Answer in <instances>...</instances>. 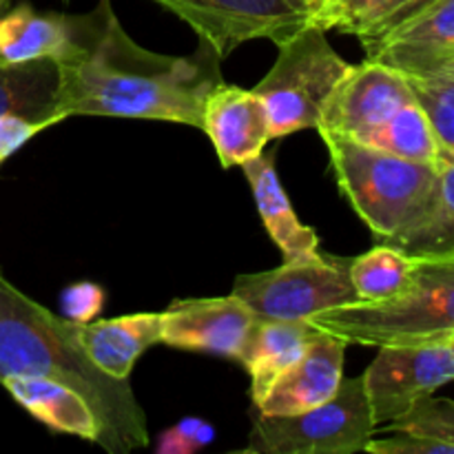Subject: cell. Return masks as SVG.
I'll use <instances>...</instances> for the list:
<instances>
[{
  "mask_svg": "<svg viewBox=\"0 0 454 454\" xmlns=\"http://www.w3.org/2000/svg\"><path fill=\"white\" fill-rule=\"evenodd\" d=\"M222 58L200 40L193 56H167L137 44L111 0L78 16V43L60 65V120L124 118L202 127V106L222 82Z\"/></svg>",
  "mask_w": 454,
  "mask_h": 454,
  "instance_id": "6da1fadb",
  "label": "cell"
},
{
  "mask_svg": "<svg viewBox=\"0 0 454 454\" xmlns=\"http://www.w3.org/2000/svg\"><path fill=\"white\" fill-rule=\"evenodd\" d=\"M12 375L51 377L78 390L100 421L98 446L109 454L149 443L146 415L129 380L102 372L84 353L78 324L31 300L0 270V381Z\"/></svg>",
  "mask_w": 454,
  "mask_h": 454,
  "instance_id": "7a4b0ae2",
  "label": "cell"
},
{
  "mask_svg": "<svg viewBox=\"0 0 454 454\" xmlns=\"http://www.w3.org/2000/svg\"><path fill=\"white\" fill-rule=\"evenodd\" d=\"M415 275L402 295L355 304L310 317L319 331L348 344H428L454 333V257H415Z\"/></svg>",
  "mask_w": 454,
  "mask_h": 454,
  "instance_id": "3957f363",
  "label": "cell"
},
{
  "mask_svg": "<svg viewBox=\"0 0 454 454\" xmlns=\"http://www.w3.org/2000/svg\"><path fill=\"white\" fill-rule=\"evenodd\" d=\"M326 142L340 191L380 244L406 229L437 182V168L366 146L333 131H319Z\"/></svg>",
  "mask_w": 454,
  "mask_h": 454,
  "instance_id": "277c9868",
  "label": "cell"
},
{
  "mask_svg": "<svg viewBox=\"0 0 454 454\" xmlns=\"http://www.w3.org/2000/svg\"><path fill=\"white\" fill-rule=\"evenodd\" d=\"M278 47L275 65L253 87L269 114L270 140L317 129L324 105L350 69L317 27H301Z\"/></svg>",
  "mask_w": 454,
  "mask_h": 454,
  "instance_id": "5b68a950",
  "label": "cell"
},
{
  "mask_svg": "<svg viewBox=\"0 0 454 454\" xmlns=\"http://www.w3.org/2000/svg\"><path fill=\"white\" fill-rule=\"evenodd\" d=\"M362 375L341 381L335 397L300 415H260L242 452L255 454H355L366 452L375 434Z\"/></svg>",
  "mask_w": 454,
  "mask_h": 454,
  "instance_id": "8992f818",
  "label": "cell"
},
{
  "mask_svg": "<svg viewBox=\"0 0 454 454\" xmlns=\"http://www.w3.org/2000/svg\"><path fill=\"white\" fill-rule=\"evenodd\" d=\"M231 293L260 319L288 322H310V317L324 310L359 301L348 278V260L322 253L301 260H284L273 270L239 275Z\"/></svg>",
  "mask_w": 454,
  "mask_h": 454,
  "instance_id": "52a82bcc",
  "label": "cell"
},
{
  "mask_svg": "<svg viewBox=\"0 0 454 454\" xmlns=\"http://www.w3.org/2000/svg\"><path fill=\"white\" fill-rule=\"evenodd\" d=\"M176 13L224 60L239 44L266 38L279 44L309 25L291 0H153Z\"/></svg>",
  "mask_w": 454,
  "mask_h": 454,
  "instance_id": "ba28073f",
  "label": "cell"
},
{
  "mask_svg": "<svg viewBox=\"0 0 454 454\" xmlns=\"http://www.w3.org/2000/svg\"><path fill=\"white\" fill-rule=\"evenodd\" d=\"M375 426H386L419 399L454 381V353L446 341L386 344L362 372Z\"/></svg>",
  "mask_w": 454,
  "mask_h": 454,
  "instance_id": "9c48e42d",
  "label": "cell"
},
{
  "mask_svg": "<svg viewBox=\"0 0 454 454\" xmlns=\"http://www.w3.org/2000/svg\"><path fill=\"white\" fill-rule=\"evenodd\" d=\"M411 100L415 96L406 75L366 58L362 65H350L333 89L317 131H333L371 145L381 127Z\"/></svg>",
  "mask_w": 454,
  "mask_h": 454,
  "instance_id": "30bf717a",
  "label": "cell"
},
{
  "mask_svg": "<svg viewBox=\"0 0 454 454\" xmlns=\"http://www.w3.org/2000/svg\"><path fill=\"white\" fill-rule=\"evenodd\" d=\"M257 315L233 293L224 297L176 300L162 310L160 344L238 362Z\"/></svg>",
  "mask_w": 454,
  "mask_h": 454,
  "instance_id": "8fae6325",
  "label": "cell"
},
{
  "mask_svg": "<svg viewBox=\"0 0 454 454\" xmlns=\"http://www.w3.org/2000/svg\"><path fill=\"white\" fill-rule=\"evenodd\" d=\"M366 58L403 75H433L454 58V0H437L386 34L364 38Z\"/></svg>",
  "mask_w": 454,
  "mask_h": 454,
  "instance_id": "7c38bea8",
  "label": "cell"
},
{
  "mask_svg": "<svg viewBox=\"0 0 454 454\" xmlns=\"http://www.w3.org/2000/svg\"><path fill=\"white\" fill-rule=\"evenodd\" d=\"M202 129L215 146L224 168L242 167L264 153L270 140V122L262 98L222 80L211 89L202 106Z\"/></svg>",
  "mask_w": 454,
  "mask_h": 454,
  "instance_id": "4fadbf2b",
  "label": "cell"
},
{
  "mask_svg": "<svg viewBox=\"0 0 454 454\" xmlns=\"http://www.w3.org/2000/svg\"><path fill=\"white\" fill-rule=\"evenodd\" d=\"M346 348L348 341L333 333L319 331L306 353L270 386L257 406L260 415H300L335 397L344 381Z\"/></svg>",
  "mask_w": 454,
  "mask_h": 454,
  "instance_id": "5bb4252c",
  "label": "cell"
},
{
  "mask_svg": "<svg viewBox=\"0 0 454 454\" xmlns=\"http://www.w3.org/2000/svg\"><path fill=\"white\" fill-rule=\"evenodd\" d=\"M0 384L18 406L25 408L51 433L71 434L98 446L102 433L100 421L91 403L75 388L51 377L35 375H12Z\"/></svg>",
  "mask_w": 454,
  "mask_h": 454,
  "instance_id": "9a60e30c",
  "label": "cell"
},
{
  "mask_svg": "<svg viewBox=\"0 0 454 454\" xmlns=\"http://www.w3.org/2000/svg\"><path fill=\"white\" fill-rule=\"evenodd\" d=\"M78 43V16L56 12H38L20 3L0 16V62H18L53 58L60 62Z\"/></svg>",
  "mask_w": 454,
  "mask_h": 454,
  "instance_id": "2e32d148",
  "label": "cell"
},
{
  "mask_svg": "<svg viewBox=\"0 0 454 454\" xmlns=\"http://www.w3.org/2000/svg\"><path fill=\"white\" fill-rule=\"evenodd\" d=\"M319 328L309 319H260L257 317L238 362L251 377V397L255 406L270 390V386L306 353Z\"/></svg>",
  "mask_w": 454,
  "mask_h": 454,
  "instance_id": "e0dca14e",
  "label": "cell"
},
{
  "mask_svg": "<svg viewBox=\"0 0 454 454\" xmlns=\"http://www.w3.org/2000/svg\"><path fill=\"white\" fill-rule=\"evenodd\" d=\"M242 168L251 184L262 224L273 238L275 247L282 251L284 260L317 255L319 235L310 226L301 224V220L293 211L291 200H288L278 168H275V151L248 160L247 164H242Z\"/></svg>",
  "mask_w": 454,
  "mask_h": 454,
  "instance_id": "ac0fdd59",
  "label": "cell"
},
{
  "mask_svg": "<svg viewBox=\"0 0 454 454\" xmlns=\"http://www.w3.org/2000/svg\"><path fill=\"white\" fill-rule=\"evenodd\" d=\"M78 335L93 364L115 380H129L146 348L160 344L162 313H133L78 324Z\"/></svg>",
  "mask_w": 454,
  "mask_h": 454,
  "instance_id": "d6986e66",
  "label": "cell"
},
{
  "mask_svg": "<svg viewBox=\"0 0 454 454\" xmlns=\"http://www.w3.org/2000/svg\"><path fill=\"white\" fill-rule=\"evenodd\" d=\"M60 65L53 58L7 65L0 62V114H20L44 129L62 122L58 114Z\"/></svg>",
  "mask_w": 454,
  "mask_h": 454,
  "instance_id": "ffe728a7",
  "label": "cell"
},
{
  "mask_svg": "<svg viewBox=\"0 0 454 454\" xmlns=\"http://www.w3.org/2000/svg\"><path fill=\"white\" fill-rule=\"evenodd\" d=\"M386 244L411 257H454V160L439 168L419 215Z\"/></svg>",
  "mask_w": 454,
  "mask_h": 454,
  "instance_id": "44dd1931",
  "label": "cell"
},
{
  "mask_svg": "<svg viewBox=\"0 0 454 454\" xmlns=\"http://www.w3.org/2000/svg\"><path fill=\"white\" fill-rule=\"evenodd\" d=\"M417 260L390 244H377L348 260V278L364 304H380L402 295L412 282Z\"/></svg>",
  "mask_w": 454,
  "mask_h": 454,
  "instance_id": "7402d4cb",
  "label": "cell"
},
{
  "mask_svg": "<svg viewBox=\"0 0 454 454\" xmlns=\"http://www.w3.org/2000/svg\"><path fill=\"white\" fill-rule=\"evenodd\" d=\"M366 146H375V149L399 155L403 160H412V162L430 164L437 171L448 164L446 155H443L442 146H439L437 136H434L433 127H430L428 115H426V111L421 109L417 100L403 105L381 127L375 140Z\"/></svg>",
  "mask_w": 454,
  "mask_h": 454,
  "instance_id": "603a6c76",
  "label": "cell"
},
{
  "mask_svg": "<svg viewBox=\"0 0 454 454\" xmlns=\"http://www.w3.org/2000/svg\"><path fill=\"white\" fill-rule=\"evenodd\" d=\"M408 0H324L309 16V25L362 38L375 35Z\"/></svg>",
  "mask_w": 454,
  "mask_h": 454,
  "instance_id": "cb8c5ba5",
  "label": "cell"
},
{
  "mask_svg": "<svg viewBox=\"0 0 454 454\" xmlns=\"http://www.w3.org/2000/svg\"><path fill=\"white\" fill-rule=\"evenodd\" d=\"M412 96L426 111L448 162L454 160V78L446 75H406Z\"/></svg>",
  "mask_w": 454,
  "mask_h": 454,
  "instance_id": "d4e9b609",
  "label": "cell"
},
{
  "mask_svg": "<svg viewBox=\"0 0 454 454\" xmlns=\"http://www.w3.org/2000/svg\"><path fill=\"white\" fill-rule=\"evenodd\" d=\"M388 433H419L454 443V402L452 399H419L415 406L395 421L386 424Z\"/></svg>",
  "mask_w": 454,
  "mask_h": 454,
  "instance_id": "484cf974",
  "label": "cell"
},
{
  "mask_svg": "<svg viewBox=\"0 0 454 454\" xmlns=\"http://www.w3.org/2000/svg\"><path fill=\"white\" fill-rule=\"evenodd\" d=\"M215 437V428L208 421L200 419V417H184L180 424L171 426L164 433H160L158 442H155V452L158 454H193Z\"/></svg>",
  "mask_w": 454,
  "mask_h": 454,
  "instance_id": "4316f807",
  "label": "cell"
},
{
  "mask_svg": "<svg viewBox=\"0 0 454 454\" xmlns=\"http://www.w3.org/2000/svg\"><path fill=\"white\" fill-rule=\"evenodd\" d=\"M366 452L372 454H454V443L419 433H393V437L371 439Z\"/></svg>",
  "mask_w": 454,
  "mask_h": 454,
  "instance_id": "83f0119b",
  "label": "cell"
},
{
  "mask_svg": "<svg viewBox=\"0 0 454 454\" xmlns=\"http://www.w3.org/2000/svg\"><path fill=\"white\" fill-rule=\"evenodd\" d=\"M62 313L69 322L74 324H87L96 319V315L100 313L102 306H105V291L100 286L91 282H80L71 284L62 293Z\"/></svg>",
  "mask_w": 454,
  "mask_h": 454,
  "instance_id": "f1b7e54d",
  "label": "cell"
},
{
  "mask_svg": "<svg viewBox=\"0 0 454 454\" xmlns=\"http://www.w3.org/2000/svg\"><path fill=\"white\" fill-rule=\"evenodd\" d=\"M40 131H44L43 124L27 115L0 114V167Z\"/></svg>",
  "mask_w": 454,
  "mask_h": 454,
  "instance_id": "f546056e",
  "label": "cell"
},
{
  "mask_svg": "<svg viewBox=\"0 0 454 454\" xmlns=\"http://www.w3.org/2000/svg\"><path fill=\"white\" fill-rule=\"evenodd\" d=\"M433 3H437V0H408V3L403 4V7L399 9L397 13H393V16H390V20L386 22V25L381 27V29L377 31L375 35H381V34H386V31L395 29V27H397V25H402V22H406L408 18L417 16V13H419V12H424V9L430 7V4H433ZM375 35H371V38H375ZM362 40H364V38H362Z\"/></svg>",
  "mask_w": 454,
  "mask_h": 454,
  "instance_id": "4dcf8cb0",
  "label": "cell"
},
{
  "mask_svg": "<svg viewBox=\"0 0 454 454\" xmlns=\"http://www.w3.org/2000/svg\"><path fill=\"white\" fill-rule=\"evenodd\" d=\"M291 3L295 4L297 9H301V12L309 13V16H310V13H313L315 9H317L319 4L324 3V0H291Z\"/></svg>",
  "mask_w": 454,
  "mask_h": 454,
  "instance_id": "1f68e13d",
  "label": "cell"
},
{
  "mask_svg": "<svg viewBox=\"0 0 454 454\" xmlns=\"http://www.w3.org/2000/svg\"><path fill=\"white\" fill-rule=\"evenodd\" d=\"M433 75H446V78H454V58L448 62L446 67H443L442 71H437V74H433Z\"/></svg>",
  "mask_w": 454,
  "mask_h": 454,
  "instance_id": "d6a6232c",
  "label": "cell"
},
{
  "mask_svg": "<svg viewBox=\"0 0 454 454\" xmlns=\"http://www.w3.org/2000/svg\"><path fill=\"white\" fill-rule=\"evenodd\" d=\"M9 7H12V0H0V16H3Z\"/></svg>",
  "mask_w": 454,
  "mask_h": 454,
  "instance_id": "836d02e7",
  "label": "cell"
},
{
  "mask_svg": "<svg viewBox=\"0 0 454 454\" xmlns=\"http://www.w3.org/2000/svg\"><path fill=\"white\" fill-rule=\"evenodd\" d=\"M443 341H446V344L450 346V348H452V353H454V333H452V335H448L446 340H443Z\"/></svg>",
  "mask_w": 454,
  "mask_h": 454,
  "instance_id": "e575fe53",
  "label": "cell"
},
{
  "mask_svg": "<svg viewBox=\"0 0 454 454\" xmlns=\"http://www.w3.org/2000/svg\"><path fill=\"white\" fill-rule=\"evenodd\" d=\"M65 3H69V0H65Z\"/></svg>",
  "mask_w": 454,
  "mask_h": 454,
  "instance_id": "d590c367",
  "label": "cell"
}]
</instances>
